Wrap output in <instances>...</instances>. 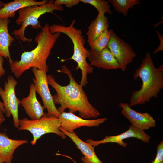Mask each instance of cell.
<instances>
[{"mask_svg": "<svg viewBox=\"0 0 163 163\" xmlns=\"http://www.w3.org/2000/svg\"><path fill=\"white\" fill-rule=\"evenodd\" d=\"M57 71L66 74L69 79L68 85L62 86L56 82L52 75H47L48 84L56 92L52 97L54 103L60 104L57 109L59 113H61L67 109L69 112L73 113L78 112L79 117L84 119L95 118L100 116L99 111L89 101L82 86L76 82L69 69L63 65Z\"/></svg>", "mask_w": 163, "mask_h": 163, "instance_id": "cell-1", "label": "cell"}, {"mask_svg": "<svg viewBox=\"0 0 163 163\" xmlns=\"http://www.w3.org/2000/svg\"><path fill=\"white\" fill-rule=\"evenodd\" d=\"M60 35L58 32L52 34L50 26L46 23L35 38L37 44L36 47L31 51L23 53L19 60L13 61L10 65L11 70L15 76L18 78L26 70L34 67L47 73L49 67L47 60Z\"/></svg>", "mask_w": 163, "mask_h": 163, "instance_id": "cell-2", "label": "cell"}, {"mask_svg": "<svg viewBox=\"0 0 163 163\" xmlns=\"http://www.w3.org/2000/svg\"><path fill=\"white\" fill-rule=\"evenodd\" d=\"M142 80L141 88L134 91L131 95L129 105L130 107L149 102L151 98H157L163 88V71L154 66L149 52H147L139 67L135 71L133 79Z\"/></svg>", "mask_w": 163, "mask_h": 163, "instance_id": "cell-3", "label": "cell"}, {"mask_svg": "<svg viewBox=\"0 0 163 163\" xmlns=\"http://www.w3.org/2000/svg\"><path fill=\"white\" fill-rule=\"evenodd\" d=\"M76 22L75 20H73L70 24L67 26L53 24L50 26V30L52 34L57 32L64 34L72 41L73 46V54L71 58L62 59L61 61L72 59L76 62L77 66L75 69H79L82 71L80 84L83 87L87 84L88 75L93 72L94 68L87 62L86 59L89 55V50L87 49L84 46L85 40L82 30L77 29L74 26Z\"/></svg>", "mask_w": 163, "mask_h": 163, "instance_id": "cell-4", "label": "cell"}, {"mask_svg": "<svg viewBox=\"0 0 163 163\" xmlns=\"http://www.w3.org/2000/svg\"><path fill=\"white\" fill-rule=\"evenodd\" d=\"M64 9L62 5L54 3V0H49L41 5H35L22 8L18 11L19 16L16 20L17 25L21 24L20 27L13 31L14 34L18 37L20 40L23 42H31V39L26 38L25 35L26 28L29 26L34 29L41 27L39 18L42 15L47 13H54V11H62Z\"/></svg>", "mask_w": 163, "mask_h": 163, "instance_id": "cell-5", "label": "cell"}, {"mask_svg": "<svg viewBox=\"0 0 163 163\" xmlns=\"http://www.w3.org/2000/svg\"><path fill=\"white\" fill-rule=\"evenodd\" d=\"M60 126L61 122L59 118L45 113L37 120H31L27 118L19 119L18 129L30 132L33 136L30 143L34 145L38 139L47 133H54L62 139H65L66 135L59 129Z\"/></svg>", "mask_w": 163, "mask_h": 163, "instance_id": "cell-6", "label": "cell"}, {"mask_svg": "<svg viewBox=\"0 0 163 163\" xmlns=\"http://www.w3.org/2000/svg\"><path fill=\"white\" fill-rule=\"evenodd\" d=\"M17 82L12 76L8 77L3 88L0 87V96L3 101L5 114L8 117L12 116L14 126L18 128L19 119L18 107L20 100L16 96L15 88Z\"/></svg>", "mask_w": 163, "mask_h": 163, "instance_id": "cell-7", "label": "cell"}, {"mask_svg": "<svg viewBox=\"0 0 163 163\" xmlns=\"http://www.w3.org/2000/svg\"><path fill=\"white\" fill-rule=\"evenodd\" d=\"M110 34L107 47L117 60L120 69L124 71L135 57L136 54L131 46L118 36L113 30Z\"/></svg>", "mask_w": 163, "mask_h": 163, "instance_id": "cell-8", "label": "cell"}, {"mask_svg": "<svg viewBox=\"0 0 163 163\" xmlns=\"http://www.w3.org/2000/svg\"><path fill=\"white\" fill-rule=\"evenodd\" d=\"M32 70L35 76L33 81L36 91L41 97L44 109H46L49 115L59 118L60 113L55 106L50 91L46 72L34 67Z\"/></svg>", "mask_w": 163, "mask_h": 163, "instance_id": "cell-9", "label": "cell"}, {"mask_svg": "<svg viewBox=\"0 0 163 163\" xmlns=\"http://www.w3.org/2000/svg\"><path fill=\"white\" fill-rule=\"evenodd\" d=\"M130 138H136L144 142L147 143L150 140L151 136L144 131L131 125L129 126L127 130L120 134L114 136H106L104 139L100 140L95 141L91 139H88L85 141L94 147L101 144L114 143L123 147L126 148L127 146V143L124 142L123 140Z\"/></svg>", "mask_w": 163, "mask_h": 163, "instance_id": "cell-10", "label": "cell"}, {"mask_svg": "<svg viewBox=\"0 0 163 163\" xmlns=\"http://www.w3.org/2000/svg\"><path fill=\"white\" fill-rule=\"evenodd\" d=\"M119 106L122 109V114L134 127L144 131L156 126L155 120L149 113L137 112L133 109L127 103L120 102Z\"/></svg>", "mask_w": 163, "mask_h": 163, "instance_id": "cell-11", "label": "cell"}, {"mask_svg": "<svg viewBox=\"0 0 163 163\" xmlns=\"http://www.w3.org/2000/svg\"><path fill=\"white\" fill-rule=\"evenodd\" d=\"M59 118L61 122L60 127L69 133H72L76 129L82 126H98L107 120L106 118L85 120L73 113L65 111L60 114Z\"/></svg>", "mask_w": 163, "mask_h": 163, "instance_id": "cell-12", "label": "cell"}, {"mask_svg": "<svg viewBox=\"0 0 163 163\" xmlns=\"http://www.w3.org/2000/svg\"><path fill=\"white\" fill-rule=\"evenodd\" d=\"M90 65L106 70L120 69L119 64L107 47L100 51L89 50Z\"/></svg>", "mask_w": 163, "mask_h": 163, "instance_id": "cell-13", "label": "cell"}, {"mask_svg": "<svg viewBox=\"0 0 163 163\" xmlns=\"http://www.w3.org/2000/svg\"><path fill=\"white\" fill-rule=\"evenodd\" d=\"M34 83L30 85L29 95L20 100V104L31 120L39 119L44 114V108L37 99Z\"/></svg>", "mask_w": 163, "mask_h": 163, "instance_id": "cell-14", "label": "cell"}, {"mask_svg": "<svg viewBox=\"0 0 163 163\" xmlns=\"http://www.w3.org/2000/svg\"><path fill=\"white\" fill-rule=\"evenodd\" d=\"M59 129L68 136L76 145L83 155L81 160L84 163H103L97 157L94 147L89 143L83 141L74 132H68L60 127Z\"/></svg>", "mask_w": 163, "mask_h": 163, "instance_id": "cell-15", "label": "cell"}, {"mask_svg": "<svg viewBox=\"0 0 163 163\" xmlns=\"http://www.w3.org/2000/svg\"><path fill=\"white\" fill-rule=\"evenodd\" d=\"M26 140L10 138L6 134L0 132V156L5 163H11L15 150L19 146L27 144Z\"/></svg>", "mask_w": 163, "mask_h": 163, "instance_id": "cell-16", "label": "cell"}, {"mask_svg": "<svg viewBox=\"0 0 163 163\" xmlns=\"http://www.w3.org/2000/svg\"><path fill=\"white\" fill-rule=\"evenodd\" d=\"M48 0L38 1L34 0H15L8 3H4L0 9V19L8 18L15 16L16 11L21 8L31 6L40 5L46 4Z\"/></svg>", "mask_w": 163, "mask_h": 163, "instance_id": "cell-17", "label": "cell"}, {"mask_svg": "<svg viewBox=\"0 0 163 163\" xmlns=\"http://www.w3.org/2000/svg\"><path fill=\"white\" fill-rule=\"evenodd\" d=\"M10 21L9 18L0 19V56L8 59L10 65L13 61L11 58L9 48L15 41L8 31V26Z\"/></svg>", "mask_w": 163, "mask_h": 163, "instance_id": "cell-18", "label": "cell"}, {"mask_svg": "<svg viewBox=\"0 0 163 163\" xmlns=\"http://www.w3.org/2000/svg\"><path fill=\"white\" fill-rule=\"evenodd\" d=\"M109 27V21L105 14H98L89 26L86 33L87 42L90 48L95 40Z\"/></svg>", "mask_w": 163, "mask_h": 163, "instance_id": "cell-19", "label": "cell"}, {"mask_svg": "<svg viewBox=\"0 0 163 163\" xmlns=\"http://www.w3.org/2000/svg\"><path fill=\"white\" fill-rule=\"evenodd\" d=\"M110 3L116 11L124 16H127L129 10L133 8L136 4L141 2L139 0H110Z\"/></svg>", "mask_w": 163, "mask_h": 163, "instance_id": "cell-20", "label": "cell"}, {"mask_svg": "<svg viewBox=\"0 0 163 163\" xmlns=\"http://www.w3.org/2000/svg\"><path fill=\"white\" fill-rule=\"evenodd\" d=\"M110 34V30H105L93 42L90 49L100 51L107 47Z\"/></svg>", "mask_w": 163, "mask_h": 163, "instance_id": "cell-21", "label": "cell"}, {"mask_svg": "<svg viewBox=\"0 0 163 163\" xmlns=\"http://www.w3.org/2000/svg\"><path fill=\"white\" fill-rule=\"evenodd\" d=\"M80 2L84 4L91 5L97 10L98 14H105L106 13H107L111 14L112 13L108 1L105 0H80Z\"/></svg>", "mask_w": 163, "mask_h": 163, "instance_id": "cell-22", "label": "cell"}, {"mask_svg": "<svg viewBox=\"0 0 163 163\" xmlns=\"http://www.w3.org/2000/svg\"><path fill=\"white\" fill-rule=\"evenodd\" d=\"M150 163H163V141H161L157 147L156 155Z\"/></svg>", "mask_w": 163, "mask_h": 163, "instance_id": "cell-23", "label": "cell"}, {"mask_svg": "<svg viewBox=\"0 0 163 163\" xmlns=\"http://www.w3.org/2000/svg\"><path fill=\"white\" fill-rule=\"evenodd\" d=\"M80 2V0H56L54 3L57 5H65L67 7H72Z\"/></svg>", "mask_w": 163, "mask_h": 163, "instance_id": "cell-24", "label": "cell"}, {"mask_svg": "<svg viewBox=\"0 0 163 163\" xmlns=\"http://www.w3.org/2000/svg\"><path fill=\"white\" fill-rule=\"evenodd\" d=\"M156 33L160 41V44L158 47L153 51V53L154 54L163 50V36L158 31H156Z\"/></svg>", "mask_w": 163, "mask_h": 163, "instance_id": "cell-25", "label": "cell"}, {"mask_svg": "<svg viewBox=\"0 0 163 163\" xmlns=\"http://www.w3.org/2000/svg\"><path fill=\"white\" fill-rule=\"evenodd\" d=\"M4 60V57L0 56V77H1L5 73V70L3 66V63Z\"/></svg>", "mask_w": 163, "mask_h": 163, "instance_id": "cell-26", "label": "cell"}, {"mask_svg": "<svg viewBox=\"0 0 163 163\" xmlns=\"http://www.w3.org/2000/svg\"><path fill=\"white\" fill-rule=\"evenodd\" d=\"M4 113L0 108V126L5 120Z\"/></svg>", "mask_w": 163, "mask_h": 163, "instance_id": "cell-27", "label": "cell"}, {"mask_svg": "<svg viewBox=\"0 0 163 163\" xmlns=\"http://www.w3.org/2000/svg\"><path fill=\"white\" fill-rule=\"evenodd\" d=\"M0 108L2 110L4 113L5 114V110L4 107V104L2 102L0 101Z\"/></svg>", "mask_w": 163, "mask_h": 163, "instance_id": "cell-28", "label": "cell"}, {"mask_svg": "<svg viewBox=\"0 0 163 163\" xmlns=\"http://www.w3.org/2000/svg\"><path fill=\"white\" fill-rule=\"evenodd\" d=\"M4 3L2 1L0 0V9L3 7Z\"/></svg>", "mask_w": 163, "mask_h": 163, "instance_id": "cell-29", "label": "cell"}, {"mask_svg": "<svg viewBox=\"0 0 163 163\" xmlns=\"http://www.w3.org/2000/svg\"><path fill=\"white\" fill-rule=\"evenodd\" d=\"M4 163L3 159L0 156V163Z\"/></svg>", "mask_w": 163, "mask_h": 163, "instance_id": "cell-30", "label": "cell"}, {"mask_svg": "<svg viewBox=\"0 0 163 163\" xmlns=\"http://www.w3.org/2000/svg\"><path fill=\"white\" fill-rule=\"evenodd\" d=\"M70 158L75 163H76V162H75V161H74V160H73L71 158Z\"/></svg>", "mask_w": 163, "mask_h": 163, "instance_id": "cell-31", "label": "cell"}]
</instances>
